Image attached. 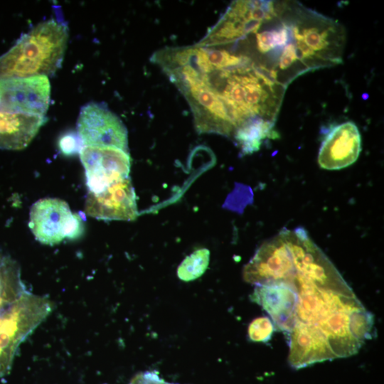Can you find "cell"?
Listing matches in <instances>:
<instances>
[{"instance_id":"cell-1","label":"cell","mask_w":384,"mask_h":384,"mask_svg":"<svg viewBox=\"0 0 384 384\" xmlns=\"http://www.w3.org/2000/svg\"><path fill=\"white\" fill-rule=\"evenodd\" d=\"M53 307L48 298L27 291L18 265L0 252V377L9 373L20 344Z\"/></svg>"},{"instance_id":"cell-2","label":"cell","mask_w":384,"mask_h":384,"mask_svg":"<svg viewBox=\"0 0 384 384\" xmlns=\"http://www.w3.org/2000/svg\"><path fill=\"white\" fill-rule=\"evenodd\" d=\"M207 78L233 112L237 129L253 119L275 124L287 87L253 63L215 70Z\"/></svg>"},{"instance_id":"cell-3","label":"cell","mask_w":384,"mask_h":384,"mask_svg":"<svg viewBox=\"0 0 384 384\" xmlns=\"http://www.w3.org/2000/svg\"><path fill=\"white\" fill-rule=\"evenodd\" d=\"M275 8L289 31L304 73L342 63L346 31L340 23L298 1H275Z\"/></svg>"},{"instance_id":"cell-4","label":"cell","mask_w":384,"mask_h":384,"mask_svg":"<svg viewBox=\"0 0 384 384\" xmlns=\"http://www.w3.org/2000/svg\"><path fill=\"white\" fill-rule=\"evenodd\" d=\"M69 30L54 18L38 23L0 56V79L49 76L60 66Z\"/></svg>"},{"instance_id":"cell-5","label":"cell","mask_w":384,"mask_h":384,"mask_svg":"<svg viewBox=\"0 0 384 384\" xmlns=\"http://www.w3.org/2000/svg\"><path fill=\"white\" fill-rule=\"evenodd\" d=\"M185 95L199 133H213L233 137L238 128L234 114L220 95L210 86L207 75L190 65L166 73Z\"/></svg>"},{"instance_id":"cell-6","label":"cell","mask_w":384,"mask_h":384,"mask_svg":"<svg viewBox=\"0 0 384 384\" xmlns=\"http://www.w3.org/2000/svg\"><path fill=\"white\" fill-rule=\"evenodd\" d=\"M275 14L273 1H235L197 45L204 47L238 41L256 33L264 22Z\"/></svg>"},{"instance_id":"cell-7","label":"cell","mask_w":384,"mask_h":384,"mask_svg":"<svg viewBox=\"0 0 384 384\" xmlns=\"http://www.w3.org/2000/svg\"><path fill=\"white\" fill-rule=\"evenodd\" d=\"M29 228L40 242L54 245L64 238L77 239L83 232L82 217L59 198H46L33 204Z\"/></svg>"},{"instance_id":"cell-8","label":"cell","mask_w":384,"mask_h":384,"mask_svg":"<svg viewBox=\"0 0 384 384\" xmlns=\"http://www.w3.org/2000/svg\"><path fill=\"white\" fill-rule=\"evenodd\" d=\"M77 129L84 146L113 147L128 152L127 129L105 105L90 102L83 106Z\"/></svg>"},{"instance_id":"cell-9","label":"cell","mask_w":384,"mask_h":384,"mask_svg":"<svg viewBox=\"0 0 384 384\" xmlns=\"http://www.w3.org/2000/svg\"><path fill=\"white\" fill-rule=\"evenodd\" d=\"M50 95L45 75L0 79V110L46 117Z\"/></svg>"},{"instance_id":"cell-10","label":"cell","mask_w":384,"mask_h":384,"mask_svg":"<svg viewBox=\"0 0 384 384\" xmlns=\"http://www.w3.org/2000/svg\"><path fill=\"white\" fill-rule=\"evenodd\" d=\"M89 192L99 193L129 177V153L113 147L84 146L79 153Z\"/></svg>"},{"instance_id":"cell-11","label":"cell","mask_w":384,"mask_h":384,"mask_svg":"<svg viewBox=\"0 0 384 384\" xmlns=\"http://www.w3.org/2000/svg\"><path fill=\"white\" fill-rule=\"evenodd\" d=\"M85 213L106 220H134L138 215L136 194L130 178L122 179L99 193H88Z\"/></svg>"},{"instance_id":"cell-12","label":"cell","mask_w":384,"mask_h":384,"mask_svg":"<svg viewBox=\"0 0 384 384\" xmlns=\"http://www.w3.org/2000/svg\"><path fill=\"white\" fill-rule=\"evenodd\" d=\"M361 151V137L353 122L336 125L324 137L318 154V164L326 170H339L355 163Z\"/></svg>"},{"instance_id":"cell-13","label":"cell","mask_w":384,"mask_h":384,"mask_svg":"<svg viewBox=\"0 0 384 384\" xmlns=\"http://www.w3.org/2000/svg\"><path fill=\"white\" fill-rule=\"evenodd\" d=\"M297 299L295 288L282 282L256 285L252 294V299L267 312L274 326L288 332L294 325Z\"/></svg>"},{"instance_id":"cell-14","label":"cell","mask_w":384,"mask_h":384,"mask_svg":"<svg viewBox=\"0 0 384 384\" xmlns=\"http://www.w3.org/2000/svg\"><path fill=\"white\" fill-rule=\"evenodd\" d=\"M46 120V117L0 110V149L26 147Z\"/></svg>"},{"instance_id":"cell-15","label":"cell","mask_w":384,"mask_h":384,"mask_svg":"<svg viewBox=\"0 0 384 384\" xmlns=\"http://www.w3.org/2000/svg\"><path fill=\"white\" fill-rule=\"evenodd\" d=\"M274 127V124L262 119H250L235 132L233 139L243 155L251 154L260 149L263 140L278 137Z\"/></svg>"},{"instance_id":"cell-16","label":"cell","mask_w":384,"mask_h":384,"mask_svg":"<svg viewBox=\"0 0 384 384\" xmlns=\"http://www.w3.org/2000/svg\"><path fill=\"white\" fill-rule=\"evenodd\" d=\"M210 261V251L206 248L195 250L185 257L177 269L178 278L185 282L194 280L207 270Z\"/></svg>"},{"instance_id":"cell-17","label":"cell","mask_w":384,"mask_h":384,"mask_svg":"<svg viewBox=\"0 0 384 384\" xmlns=\"http://www.w3.org/2000/svg\"><path fill=\"white\" fill-rule=\"evenodd\" d=\"M274 329V324L268 317H259L250 324L248 336L252 341L265 342L270 340Z\"/></svg>"},{"instance_id":"cell-18","label":"cell","mask_w":384,"mask_h":384,"mask_svg":"<svg viewBox=\"0 0 384 384\" xmlns=\"http://www.w3.org/2000/svg\"><path fill=\"white\" fill-rule=\"evenodd\" d=\"M58 146L64 155L71 156L80 153L84 145L78 133L70 132L60 137Z\"/></svg>"},{"instance_id":"cell-19","label":"cell","mask_w":384,"mask_h":384,"mask_svg":"<svg viewBox=\"0 0 384 384\" xmlns=\"http://www.w3.org/2000/svg\"><path fill=\"white\" fill-rule=\"evenodd\" d=\"M129 384H176L167 382L158 374L151 371H145L135 375Z\"/></svg>"}]
</instances>
